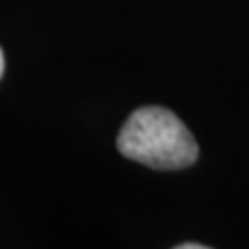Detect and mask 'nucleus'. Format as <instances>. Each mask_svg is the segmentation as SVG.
Returning <instances> with one entry per match:
<instances>
[{"label": "nucleus", "mask_w": 249, "mask_h": 249, "mask_svg": "<svg viewBox=\"0 0 249 249\" xmlns=\"http://www.w3.org/2000/svg\"><path fill=\"white\" fill-rule=\"evenodd\" d=\"M119 150L124 158L160 170L187 168L197 160V143L166 108H137L123 124Z\"/></svg>", "instance_id": "1"}, {"label": "nucleus", "mask_w": 249, "mask_h": 249, "mask_svg": "<svg viewBox=\"0 0 249 249\" xmlns=\"http://www.w3.org/2000/svg\"><path fill=\"white\" fill-rule=\"evenodd\" d=\"M178 249H206V245H199V243H183V245H178Z\"/></svg>", "instance_id": "2"}, {"label": "nucleus", "mask_w": 249, "mask_h": 249, "mask_svg": "<svg viewBox=\"0 0 249 249\" xmlns=\"http://www.w3.org/2000/svg\"><path fill=\"white\" fill-rule=\"evenodd\" d=\"M4 73V54H2V48H0V77Z\"/></svg>", "instance_id": "3"}]
</instances>
